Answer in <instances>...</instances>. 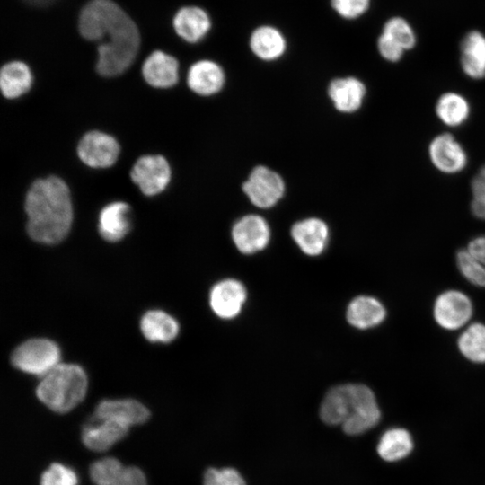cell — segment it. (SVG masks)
Listing matches in <instances>:
<instances>
[{
	"mask_svg": "<svg viewBox=\"0 0 485 485\" xmlns=\"http://www.w3.org/2000/svg\"><path fill=\"white\" fill-rule=\"evenodd\" d=\"M461 66L473 80L485 77V36L478 31L468 32L461 43Z\"/></svg>",
	"mask_w": 485,
	"mask_h": 485,
	"instance_id": "cb8c5ba5",
	"label": "cell"
},
{
	"mask_svg": "<svg viewBox=\"0 0 485 485\" xmlns=\"http://www.w3.org/2000/svg\"><path fill=\"white\" fill-rule=\"evenodd\" d=\"M98 423L86 425L83 428L82 441L84 445L96 452L108 450L127 436L129 426L114 419H94Z\"/></svg>",
	"mask_w": 485,
	"mask_h": 485,
	"instance_id": "ac0fdd59",
	"label": "cell"
},
{
	"mask_svg": "<svg viewBox=\"0 0 485 485\" xmlns=\"http://www.w3.org/2000/svg\"><path fill=\"white\" fill-rule=\"evenodd\" d=\"M187 83L190 89L198 95H213L223 88L225 73L212 60H198L190 67Z\"/></svg>",
	"mask_w": 485,
	"mask_h": 485,
	"instance_id": "44dd1931",
	"label": "cell"
},
{
	"mask_svg": "<svg viewBox=\"0 0 485 485\" xmlns=\"http://www.w3.org/2000/svg\"><path fill=\"white\" fill-rule=\"evenodd\" d=\"M456 264L470 283L485 287V234L474 237L466 248L458 251Z\"/></svg>",
	"mask_w": 485,
	"mask_h": 485,
	"instance_id": "2e32d148",
	"label": "cell"
},
{
	"mask_svg": "<svg viewBox=\"0 0 485 485\" xmlns=\"http://www.w3.org/2000/svg\"><path fill=\"white\" fill-rule=\"evenodd\" d=\"M129 206L122 201L106 205L100 212L98 230L108 242H118L130 230L131 217Z\"/></svg>",
	"mask_w": 485,
	"mask_h": 485,
	"instance_id": "7402d4cb",
	"label": "cell"
},
{
	"mask_svg": "<svg viewBox=\"0 0 485 485\" xmlns=\"http://www.w3.org/2000/svg\"><path fill=\"white\" fill-rule=\"evenodd\" d=\"M291 235L304 253L317 256L326 248L329 228L322 220L311 217L296 222L292 226Z\"/></svg>",
	"mask_w": 485,
	"mask_h": 485,
	"instance_id": "e0dca14e",
	"label": "cell"
},
{
	"mask_svg": "<svg viewBox=\"0 0 485 485\" xmlns=\"http://www.w3.org/2000/svg\"><path fill=\"white\" fill-rule=\"evenodd\" d=\"M75 472L58 463H52L41 475L40 485H77Z\"/></svg>",
	"mask_w": 485,
	"mask_h": 485,
	"instance_id": "d6a6232c",
	"label": "cell"
},
{
	"mask_svg": "<svg viewBox=\"0 0 485 485\" xmlns=\"http://www.w3.org/2000/svg\"><path fill=\"white\" fill-rule=\"evenodd\" d=\"M382 33L397 43L405 51L416 45V35L410 23L401 17H392L384 25Z\"/></svg>",
	"mask_w": 485,
	"mask_h": 485,
	"instance_id": "4dcf8cb0",
	"label": "cell"
},
{
	"mask_svg": "<svg viewBox=\"0 0 485 485\" xmlns=\"http://www.w3.org/2000/svg\"><path fill=\"white\" fill-rule=\"evenodd\" d=\"M116 485H147V481L140 469L131 466L123 469Z\"/></svg>",
	"mask_w": 485,
	"mask_h": 485,
	"instance_id": "74e56055",
	"label": "cell"
},
{
	"mask_svg": "<svg viewBox=\"0 0 485 485\" xmlns=\"http://www.w3.org/2000/svg\"><path fill=\"white\" fill-rule=\"evenodd\" d=\"M213 312L222 319H232L239 314L246 300V289L236 279H225L216 283L209 295Z\"/></svg>",
	"mask_w": 485,
	"mask_h": 485,
	"instance_id": "4fadbf2b",
	"label": "cell"
},
{
	"mask_svg": "<svg viewBox=\"0 0 485 485\" xmlns=\"http://www.w3.org/2000/svg\"><path fill=\"white\" fill-rule=\"evenodd\" d=\"M97 48L96 70L103 76L121 75L134 62L140 46V33L129 15Z\"/></svg>",
	"mask_w": 485,
	"mask_h": 485,
	"instance_id": "277c9868",
	"label": "cell"
},
{
	"mask_svg": "<svg viewBox=\"0 0 485 485\" xmlns=\"http://www.w3.org/2000/svg\"><path fill=\"white\" fill-rule=\"evenodd\" d=\"M149 417L148 409L136 400H104L97 405L93 419H114L130 427L146 422Z\"/></svg>",
	"mask_w": 485,
	"mask_h": 485,
	"instance_id": "5bb4252c",
	"label": "cell"
},
{
	"mask_svg": "<svg viewBox=\"0 0 485 485\" xmlns=\"http://www.w3.org/2000/svg\"><path fill=\"white\" fill-rule=\"evenodd\" d=\"M77 154L84 164L93 168H106L116 163L119 154V145L110 135L90 131L81 138Z\"/></svg>",
	"mask_w": 485,
	"mask_h": 485,
	"instance_id": "30bf717a",
	"label": "cell"
},
{
	"mask_svg": "<svg viewBox=\"0 0 485 485\" xmlns=\"http://www.w3.org/2000/svg\"><path fill=\"white\" fill-rule=\"evenodd\" d=\"M250 47L259 58L271 61L284 54L287 44L278 30L271 26H260L252 32Z\"/></svg>",
	"mask_w": 485,
	"mask_h": 485,
	"instance_id": "d4e9b609",
	"label": "cell"
},
{
	"mask_svg": "<svg viewBox=\"0 0 485 485\" xmlns=\"http://www.w3.org/2000/svg\"><path fill=\"white\" fill-rule=\"evenodd\" d=\"M172 26L180 38L187 42L196 43L207 34L211 21L205 10L189 5L176 12L172 19Z\"/></svg>",
	"mask_w": 485,
	"mask_h": 485,
	"instance_id": "d6986e66",
	"label": "cell"
},
{
	"mask_svg": "<svg viewBox=\"0 0 485 485\" xmlns=\"http://www.w3.org/2000/svg\"><path fill=\"white\" fill-rule=\"evenodd\" d=\"M232 238L241 252L252 254L268 245L270 239L269 226L260 216L247 215L234 225Z\"/></svg>",
	"mask_w": 485,
	"mask_h": 485,
	"instance_id": "7c38bea8",
	"label": "cell"
},
{
	"mask_svg": "<svg viewBox=\"0 0 485 485\" xmlns=\"http://www.w3.org/2000/svg\"><path fill=\"white\" fill-rule=\"evenodd\" d=\"M377 48L380 55L387 61H399L405 50L383 33L377 40Z\"/></svg>",
	"mask_w": 485,
	"mask_h": 485,
	"instance_id": "8d00e7d4",
	"label": "cell"
},
{
	"mask_svg": "<svg viewBox=\"0 0 485 485\" xmlns=\"http://www.w3.org/2000/svg\"><path fill=\"white\" fill-rule=\"evenodd\" d=\"M439 120L448 127H459L469 119L471 107L467 99L455 92L439 96L435 108Z\"/></svg>",
	"mask_w": 485,
	"mask_h": 485,
	"instance_id": "83f0119b",
	"label": "cell"
},
{
	"mask_svg": "<svg viewBox=\"0 0 485 485\" xmlns=\"http://www.w3.org/2000/svg\"><path fill=\"white\" fill-rule=\"evenodd\" d=\"M204 485H246L242 476L233 468L207 470Z\"/></svg>",
	"mask_w": 485,
	"mask_h": 485,
	"instance_id": "e575fe53",
	"label": "cell"
},
{
	"mask_svg": "<svg viewBox=\"0 0 485 485\" xmlns=\"http://www.w3.org/2000/svg\"><path fill=\"white\" fill-rule=\"evenodd\" d=\"M320 416L329 425H341L348 435H359L378 424L381 410L374 392L365 384L331 388L325 395Z\"/></svg>",
	"mask_w": 485,
	"mask_h": 485,
	"instance_id": "7a4b0ae2",
	"label": "cell"
},
{
	"mask_svg": "<svg viewBox=\"0 0 485 485\" xmlns=\"http://www.w3.org/2000/svg\"><path fill=\"white\" fill-rule=\"evenodd\" d=\"M86 391L84 369L75 364L59 363L42 376L36 394L53 411L66 413L84 400Z\"/></svg>",
	"mask_w": 485,
	"mask_h": 485,
	"instance_id": "3957f363",
	"label": "cell"
},
{
	"mask_svg": "<svg viewBox=\"0 0 485 485\" xmlns=\"http://www.w3.org/2000/svg\"><path fill=\"white\" fill-rule=\"evenodd\" d=\"M58 346L48 339H31L18 346L11 356L14 367L28 374L44 376L59 364Z\"/></svg>",
	"mask_w": 485,
	"mask_h": 485,
	"instance_id": "8992f818",
	"label": "cell"
},
{
	"mask_svg": "<svg viewBox=\"0 0 485 485\" xmlns=\"http://www.w3.org/2000/svg\"><path fill=\"white\" fill-rule=\"evenodd\" d=\"M30 237L45 244L61 242L69 233L73 206L66 183L57 176L35 181L24 203Z\"/></svg>",
	"mask_w": 485,
	"mask_h": 485,
	"instance_id": "6da1fadb",
	"label": "cell"
},
{
	"mask_svg": "<svg viewBox=\"0 0 485 485\" xmlns=\"http://www.w3.org/2000/svg\"><path fill=\"white\" fill-rule=\"evenodd\" d=\"M123 469L117 459L106 457L92 463L90 477L96 485H116Z\"/></svg>",
	"mask_w": 485,
	"mask_h": 485,
	"instance_id": "1f68e13d",
	"label": "cell"
},
{
	"mask_svg": "<svg viewBox=\"0 0 485 485\" xmlns=\"http://www.w3.org/2000/svg\"><path fill=\"white\" fill-rule=\"evenodd\" d=\"M32 83L30 67L22 61H11L3 66L0 72L2 93L8 99H14L27 93Z\"/></svg>",
	"mask_w": 485,
	"mask_h": 485,
	"instance_id": "484cf974",
	"label": "cell"
},
{
	"mask_svg": "<svg viewBox=\"0 0 485 485\" xmlns=\"http://www.w3.org/2000/svg\"><path fill=\"white\" fill-rule=\"evenodd\" d=\"M428 156L434 167L445 174L458 173L468 163L463 146L449 133L439 134L431 140Z\"/></svg>",
	"mask_w": 485,
	"mask_h": 485,
	"instance_id": "8fae6325",
	"label": "cell"
},
{
	"mask_svg": "<svg viewBox=\"0 0 485 485\" xmlns=\"http://www.w3.org/2000/svg\"><path fill=\"white\" fill-rule=\"evenodd\" d=\"M331 4L340 16L355 19L366 12L370 0H331Z\"/></svg>",
	"mask_w": 485,
	"mask_h": 485,
	"instance_id": "d590c367",
	"label": "cell"
},
{
	"mask_svg": "<svg viewBox=\"0 0 485 485\" xmlns=\"http://www.w3.org/2000/svg\"><path fill=\"white\" fill-rule=\"evenodd\" d=\"M140 328L143 335L153 342H170L179 332L177 321L159 310L147 312L141 319Z\"/></svg>",
	"mask_w": 485,
	"mask_h": 485,
	"instance_id": "4316f807",
	"label": "cell"
},
{
	"mask_svg": "<svg viewBox=\"0 0 485 485\" xmlns=\"http://www.w3.org/2000/svg\"><path fill=\"white\" fill-rule=\"evenodd\" d=\"M386 317V309L375 297L359 295L355 297L347 308V320L360 330L380 325Z\"/></svg>",
	"mask_w": 485,
	"mask_h": 485,
	"instance_id": "603a6c76",
	"label": "cell"
},
{
	"mask_svg": "<svg viewBox=\"0 0 485 485\" xmlns=\"http://www.w3.org/2000/svg\"><path fill=\"white\" fill-rule=\"evenodd\" d=\"M366 93V85L356 77L348 76L332 80L328 94L337 110L352 113L360 109Z\"/></svg>",
	"mask_w": 485,
	"mask_h": 485,
	"instance_id": "ffe728a7",
	"label": "cell"
},
{
	"mask_svg": "<svg viewBox=\"0 0 485 485\" xmlns=\"http://www.w3.org/2000/svg\"><path fill=\"white\" fill-rule=\"evenodd\" d=\"M471 190V210L474 216L485 220V165L472 178Z\"/></svg>",
	"mask_w": 485,
	"mask_h": 485,
	"instance_id": "836d02e7",
	"label": "cell"
},
{
	"mask_svg": "<svg viewBox=\"0 0 485 485\" xmlns=\"http://www.w3.org/2000/svg\"><path fill=\"white\" fill-rule=\"evenodd\" d=\"M128 14L112 0H91L81 10L78 30L90 41H101Z\"/></svg>",
	"mask_w": 485,
	"mask_h": 485,
	"instance_id": "5b68a950",
	"label": "cell"
},
{
	"mask_svg": "<svg viewBox=\"0 0 485 485\" xmlns=\"http://www.w3.org/2000/svg\"><path fill=\"white\" fill-rule=\"evenodd\" d=\"M142 74L150 85L169 88L178 82L179 64L174 57L162 50H155L145 60Z\"/></svg>",
	"mask_w": 485,
	"mask_h": 485,
	"instance_id": "9a60e30c",
	"label": "cell"
},
{
	"mask_svg": "<svg viewBox=\"0 0 485 485\" xmlns=\"http://www.w3.org/2000/svg\"><path fill=\"white\" fill-rule=\"evenodd\" d=\"M413 449V440L408 430L392 428L386 430L377 445L379 456L386 462H397L407 457Z\"/></svg>",
	"mask_w": 485,
	"mask_h": 485,
	"instance_id": "f1b7e54d",
	"label": "cell"
},
{
	"mask_svg": "<svg viewBox=\"0 0 485 485\" xmlns=\"http://www.w3.org/2000/svg\"><path fill=\"white\" fill-rule=\"evenodd\" d=\"M130 176L135 184L146 196L162 192L171 180V168L162 155H144L132 167Z\"/></svg>",
	"mask_w": 485,
	"mask_h": 485,
	"instance_id": "9c48e42d",
	"label": "cell"
},
{
	"mask_svg": "<svg viewBox=\"0 0 485 485\" xmlns=\"http://www.w3.org/2000/svg\"><path fill=\"white\" fill-rule=\"evenodd\" d=\"M242 190L250 201L260 208L275 206L283 197L285 182L273 170L259 165L253 168L242 184Z\"/></svg>",
	"mask_w": 485,
	"mask_h": 485,
	"instance_id": "52a82bcc",
	"label": "cell"
},
{
	"mask_svg": "<svg viewBox=\"0 0 485 485\" xmlns=\"http://www.w3.org/2000/svg\"><path fill=\"white\" fill-rule=\"evenodd\" d=\"M457 345L461 354L469 361L485 363V324L469 325L459 336Z\"/></svg>",
	"mask_w": 485,
	"mask_h": 485,
	"instance_id": "f546056e",
	"label": "cell"
},
{
	"mask_svg": "<svg viewBox=\"0 0 485 485\" xmlns=\"http://www.w3.org/2000/svg\"><path fill=\"white\" fill-rule=\"evenodd\" d=\"M473 306L471 299L459 290H447L440 294L433 307L436 323L448 331L464 326L472 318Z\"/></svg>",
	"mask_w": 485,
	"mask_h": 485,
	"instance_id": "ba28073f",
	"label": "cell"
}]
</instances>
